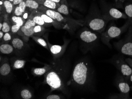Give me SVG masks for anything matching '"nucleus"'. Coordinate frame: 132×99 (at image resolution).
<instances>
[{
	"label": "nucleus",
	"mask_w": 132,
	"mask_h": 99,
	"mask_svg": "<svg viewBox=\"0 0 132 99\" xmlns=\"http://www.w3.org/2000/svg\"><path fill=\"white\" fill-rule=\"evenodd\" d=\"M31 38L35 41L36 42H37L39 45L47 49V50H50L47 43L44 39L40 37H37V36H33L31 37Z\"/></svg>",
	"instance_id": "b1692460"
},
{
	"label": "nucleus",
	"mask_w": 132,
	"mask_h": 99,
	"mask_svg": "<svg viewBox=\"0 0 132 99\" xmlns=\"http://www.w3.org/2000/svg\"><path fill=\"white\" fill-rule=\"evenodd\" d=\"M18 5L20 6V8L22 10L23 12V13L25 12V11L27 9L26 5V3H25V1H23L21 2L19 5Z\"/></svg>",
	"instance_id": "473e14b6"
},
{
	"label": "nucleus",
	"mask_w": 132,
	"mask_h": 99,
	"mask_svg": "<svg viewBox=\"0 0 132 99\" xmlns=\"http://www.w3.org/2000/svg\"><path fill=\"white\" fill-rule=\"evenodd\" d=\"M3 38V40L5 42H8L12 40V36L9 32H6L5 33Z\"/></svg>",
	"instance_id": "2f4dec72"
},
{
	"label": "nucleus",
	"mask_w": 132,
	"mask_h": 99,
	"mask_svg": "<svg viewBox=\"0 0 132 99\" xmlns=\"http://www.w3.org/2000/svg\"><path fill=\"white\" fill-rule=\"evenodd\" d=\"M14 47L10 44L5 43L0 46V52L3 54H10L14 51Z\"/></svg>",
	"instance_id": "a211bd4d"
},
{
	"label": "nucleus",
	"mask_w": 132,
	"mask_h": 99,
	"mask_svg": "<svg viewBox=\"0 0 132 99\" xmlns=\"http://www.w3.org/2000/svg\"><path fill=\"white\" fill-rule=\"evenodd\" d=\"M13 15L17 16H21L22 17L23 12L18 5L14 6L13 12Z\"/></svg>",
	"instance_id": "c756f323"
},
{
	"label": "nucleus",
	"mask_w": 132,
	"mask_h": 99,
	"mask_svg": "<svg viewBox=\"0 0 132 99\" xmlns=\"http://www.w3.org/2000/svg\"><path fill=\"white\" fill-rule=\"evenodd\" d=\"M35 35L34 36L40 37L46 31L45 27L43 26L37 25L33 27Z\"/></svg>",
	"instance_id": "393cba45"
},
{
	"label": "nucleus",
	"mask_w": 132,
	"mask_h": 99,
	"mask_svg": "<svg viewBox=\"0 0 132 99\" xmlns=\"http://www.w3.org/2000/svg\"><path fill=\"white\" fill-rule=\"evenodd\" d=\"M49 1H53V2H55V3H60L61 0H49Z\"/></svg>",
	"instance_id": "58836bf2"
},
{
	"label": "nucleus",
	"mask_w": 132,
	"mask_h": 99,
	"mask_svg": "<svg viewBox=\"0 0 132 99\" xmlns=\"http://www.w3.org/2000/svg\"><path fill=\"white\" fill-rule=\"evenodd\" d=\"M130 81L132 82V74L130 75Z\"/></svg>",
	"instance_id": "a19ab883"
},
{
	"label": "nucleus",
	"mask_w": 132,
	"mask_h": 99,
	"mask_svg": "<svg viewBox=\"0 0 132 99\" xmlns=\"http://www.w3.org/2000/svg\"><path fill=\"white\" fill-rule=\"evenodd\" d=\"M37 10L47 15L60 24L63 29L67 30L71 34H73L80 26L84 25V21L82 20H75L68 16H64L57 11L43 5H40Z\"/></svg>",
	"instance_id": "f03ea898"
},
{
	"label": "nucleus",
	"mask_w": 132,
	"mask_h": 99,
	"mask_svg": "<svg viewBox=\"0 0 132 99\" xmlns=\"http://www.w3.org/2000/svg\"><path fill=\"white\" fill-rule=\"evenodd\" d=\"M125 61L132 68V59L130 58H128L125 59Z\"/></svg>",
	"instance_id": "c9c22d12"
},
{
	"label": "nucleus",
	"mask_w": 132,
	"mask_h": 99,
	"mask_svg": "<svg viewBox=\"0 0 132 99\" xmlns=\"http://www.w3.org/2000/svg\"><path fill=\"white\" fill-rule=\"evenodd\" d=\"M130 88H131V89H132V85L131 86H130Z\"/></svg>",
	"instance_id": "37998d69"
},
{
	"label": "nucleus",
	"mask_w": 132,
	"mask_h": 99,
	"mask_svg": "<svg viewBox=\"0 0 132 99\" xmlns=\"http://www.w3.org/2000/svg\"><path fill=\"white\" fill-rule=\"evenodd\" d=\"M63 70L61 67L57 70L52 69L44 74V82L50 86L51 91H60L64 94H68L69 90L65 82Z\"/></svg>",
	"instance_id": "7ed1b4c3"
},
{
	"label": "nucleus",
	"mask_w": 132,
	"mask_h": 99,
	"mask_svg": "<svg viewBox=\"0 0 132 99\" xmlns=\"http://www.w3.org/2000/svg\"><path fill=\"white\" fill-rule=\"evenodd\" d=\"M46 99H61L60 97L57 95H49L47 97Z\"/></svg>",
	"instance_id": "f704fd0d"
},
{
	"label": "nucleus",
	"mask_w": 132,
	"mask_h": 99,
	"mask_svg": "<svg viewBox=\"0 0 132 99\" xmlns=\"http://www.w3.org/2000/svg\"><path fill=\"white\" fill-rule=\"evenodd\" d=\"M52 69V67L51 66L46 65L43 68L33 69H32V73L35 76H39L45 74Z\"/></svg>",
	"instance_id": "f3484780"
},
{
	"label": "nucleus",
	"mask_w": 132,
	"mask_h": 99,
	"mask_svg": "<svg viewBox=\"0 0 132 99\" xmlns=\"http://www.w3.org/2000/svg\"><path fill=\"white\" fill-rule=\"evenodd\" d=\"M97 32L87 28L84 29L79 35L80 39L85 45L94 46L97 42L99 37Z\"/></svg>",
	"instance_id": "0eeeda50"
},
{
	"label": "nucleus",
	"mask_w": 132,
	"mask_h": 99,
	"mask_svg": "<svg viewBox=\"0 0 132 99\" xmlns=\"http://www.w3.org/2000/svg\"><path fill=\"white\" fill-rule=\"evenodd\" d=\"M31 13V12H29V11L26 10V11H25V12H24L23 15H22V18H23V19L25 21H26L27 20V19L29 18V16L30 15Z\"/></svg>",
	"instance_id": "72a5a7b5"
},
{
	"label": "nucleus",
	"mask_w": 132,
	"mask_h": 99,
	"mask_svg": "<svg viewBox=\"0 0 132 99\" xmlns=\"http://www.w3.org/2000/svg\"><path fill=\"white\" fill-rule=\"evenodd\" d=\"M3 1V5L1 6V8H3V11L4 12V15L12 14L13 12L15 6L13 3L9 0Z\"/></svg>",
	"instance_id": "2eb2a0df"
},
{
	"label": "nucleus",
	"mask_w": 132,
	"mask_h": 99,
	"mask_svg": "<svg viewBox=\"0 0 132 99\" xmlns=\"http://www.w3.org/2000/svg\"><path fill=\"white\" fill-rule=\"evenodd\" d=\"M2 28H3V23L1 22L0 23V31H2Z\"/></svg>",
	"instance_id": "ea45409f"
},
{
	"label": "nucleus",
	"mask_w": 132,
	"mask_h": 99,
	"mask_svg": "<svg viewBox=\"0 0 132 99\" xmlns=\"http://www.w3.org/2000/svg\"><path fill=\"white\" fill-rule=\"evenodd\" d=\"M10 21L12 25L18 24L21 26H22L26 22L21 16H17L14 15H12L11 17Z\"/></svg>",
	"instance_id": "5701e85b"
},
{
	"label": "nucleus",
	"mask_w": 132,
	"mask_h": 99,
	"mask_svg": "<svg viewBox=\"0 0 132 99\" xmlns=\"http://www.w3.org/2000/svg\"><path fill=\"white\" fill-rule=\"evenodd\" d=\"M4 32H3L2 31H0V38H1V40L2 39V38H3V37L4 35Z\"/></svg>",
	"instance_id": "4c0bfd02"
},
{
	"label": "nucleus",
	"mask_w": 132,
	"mask_h": 99,
	"mask_svg": "<svg viewBox=\"0 0 132 99\" xmlns=\"http://www.w3.org/2000/svg\"><path fill=\"white\" fill-rule=\"evenodd\" d=\"M35 1H37L40 5H43L45 7L54 10H57V9L60 6V3H55L49 0H35Z\"/></svg>",
	"instance_id": "4468645a"
},
{
	"label": "nucleus",
	"mask_w": 132,
	"mask_h": 99,
	"mask_svg": "<svg viewBox=\"0 0 132 99\" xmlns=\"http://www.w3.org/2000/svg\"><path fill=\"white\" fill-rule=\"evenodd\" d=\"M130 1H131L132 2V0H130Z\"/></svg>",
	"instance_id": "c03bdc74"
},
{
	"label": "nucleus",
	"mask_w": 132,
	"mask_h": 99,
	"mask_svg": "<svg viewBox=\"0 0 132 99\" xmlns=\"http://www.w3.org/2000/svg\"><path fill=\"white\" fill-rule=\"evenodd\" d=\"M130 25V23L127 20L125 24L121 27L113 25L110 26L105 31L101 34V39L103 43L109 48H111L110 41L113 38H117L123 34Z\"/></svg>",
	"instance_id": "20e7f679"
},
{
	"label": "nucleus",
	"mask_w": 132,
	"mask_h": 99,
	"mask_svg": "<svg viewBox=\"0 0 132 99\" xmlns=\"http://www.w3.org/2000/svg\"><path fill=\"white\" fill-rule=\"evenodd\" d=\"M33 27L27 29L23 25L17 33L20 36H21L24 40L27 41L29 40V38L35 35Z\"/></svg>",
	"instance_id": "ddd939ff"
},
{
	"label": "nucleus",
	"mask_w": 132,
	"mask_h": 99,
	"mask_svg": "<svg viewBox=\"0 0 132 99\" xmlns=\"http://www.w3.org/2000/svg\"><path fill=\"white\" fill-rule=\"evenodd\" d=\"M116 67L118 69L123 77L125 79H128L132 74V68L129 66L128 64L123 59H119L116 61Z\"/></svg>",
	"instance_id": "9d476101"
},
{
	"label": "nucleus",
	"mask_w": 132,
	"mask_h": 99,
	"mask_svg": "<svg viewBox=\"0 0 132 99\" xmlns=\"http://www.w3.org/2000/svg\"><path fill=\"white\" fill-rule=\"evenodd\" d=\"M55 11L63 15L68 16L69 15V5L67 0H61L60 2V6Z\"/></svg>",
	"instance_id": "dca6fc26"
},
{
	"label": "nucleus",
	"mask_w": 132,
	"mask_h": 99,
	"mask_svg": "<svg viewBox=\"0 0 132 99\" xmlns=\"http://www.w3.org/2000/svg\"><path fill=\"white\" fill-rule=\"evenodd\" d=\"M27 8L30 9L32 11L38 9L40 5L35 0H24Z\"/></svg>",
	"instance_id": "4be33fe9"
},
{
	"label": "nucleus",
	"mask_w": 132,
	"mask_h": 99,
	"mask_svg": "<svg viewBox=\"0 0 132 99\" xmlns=\"http://www.w3.org/2000/svg\"><path fill=\"white\" fill-rule=\"evenodd\" d=\"M37 24H36V23L33 21V20L29 17L23 26L26 29H29L34 27Z\"/></svg>",
	"instance_id": "c85d7f7f"
},
{
	"label": "nucleus",
	"mask_w": 132,
	"mask_h": 99,
	"mask_svg": "<svg viewBox=\"0 0 132 99\" xmlns=\"http://www.w3.org/2000/svg\"><path fill=\"white\" fill-rule=\"evenodd\" d=\"M21 26H22L20 25H18V24L12 25L11 26V32L12 33H14V34L18 33V32L19 31Z\"/></svg>",
	"instance_id": "7c9ffc66"
},
{
	"label": "nucleus",
	"mask_w": 132,
	"mask_h": 99,
	"mask_svg": "<svg viewBox=\"0 0 132 99\" xmlns=\"http://www.w3.org/2000/svg\"><path fill=\"white\" fill-rule=\"evenodd\" d=\"M11 26L9 22V21L7 20H5L3 23L2 31L4 33L9 32L11 30Z\"/></svg>",
	"instance_id": "cd10ccee"
},
{
	"label": "nucleus",
	"mask_w": 132,
	"mask_h": 99,
	"mask_svg": "<svg viewBox=\"0 0 132 99\" xmlns=\"http://www.w3.org/2000/svg\"><path fill=\"white\" fill-rule=\"evenodd\" d=\"M9 1H10V2H12H12H13V1H14V0H9Z\"/></svg>",
	"instance_id": "79ce46f5"
},
{
	"label": "nucleus",
	"mask_w": 132,
	"mask_h": 99,
	"mask_svg": "<svg viewBox=\"0 0 132 99\" xmlns=\"http://www.w3.org/2000/svg\"><path fill=\"white\" fill-rule=\"evenodd\" d=\"M46 39L50 51L55 58L59 57L63 54L69 43V41H65L63 46L52 45L49 42L47 38Z\"/></svg>",
	"instance_id": "1a4fd4ad"
},
{
	"label": "nucleus",
	"mask_w": 132,
	"mask_h": 99,
	"mask_svg": "<svg viewBox=\"0 0 132 99\" xmlns=\"http://www.w3.org/2000/svg\"><path fill=\"white\" fill-rule=\"evenodd\" d=\"M118 88L120 92L119 96L121 99H129V93L130 91V87L129 84L123 79L121 78L118 82Z\"/></svg>",
	"instance_id": "9b49d317"
},
{
	"label": "nucleus",
	"mask_w": 132,
	"mask_h": 99,
	"mask_svg": "<svg viewBox=\"0 0 132 99\" xmlns=\"http://www.w3.org/2000/svg\"><path fill=\"white\" fill-rule=\"evenodd\" d=\"M102 15L104 18L108 21L112 20L128 18L125 14L121 12L116 8L113 7L105 8L103 10Z\"/></svg>",
	"instance_id": "6e6552de"
},
{
	"label": "nucleus",
	"mask_w": 132,
	"mask_h": 99,
	"mask_svg": "<svg viewBox=\"0 0 132 99\" xmlns=\"http://www.w3.org/2000/svg\"><path fill=\"white\" fill-rule=\"evenodd\" d=\"M12 46L15 50H21L24 46V43L21 39L18 38H14L12 41Z\"/></svg>",
	"instance_id": "6ab92c4d"
},
{
	"label": "nucleus",
	"mask_w": 132,
	"mask_h": 99,
	"mask_svg": "<svg viewBox=\"0 0 132 99\" xmlns=\"http://www.w3.org/2000/svg\"><path fill=\"white\" fill-rule=\"evenodd\" d=\"M129 29L125 37L114 44L121 53L132 58V25L130 26Z\"/></svg>",
	"instance_id": "423d86ee"
},
{
	"label": "nucleus",
	"mask_w": 132,
	"mask_h": 99,
	"mask_svg": "<svg viewBox=\"0 0 132 99\" xmlns=\"http://www.w3.org/2000/svg\"><path fill=\"white\" fill-rule=\"evenodd\" d=\"M29 17L32 19L37 25L43 26L45 27H49L52 25L44 22L43 18L38 14L37 10H33L30 15Z\"/></svg>",
	"instance_id": "f8f14e48"
},
{
	"label": "nucleus",
	"mask_w": 132,
	"mask_h": 99,
	"mask_svg": "<svg viewBox=\"0 0 132 99\" xmlns=\"http://www.w3.org/2000/svg\"><path fill=\"white\" fill-rule=\"evenodd\" d=\"M26 61L23 60H17L14 64L13 68L14 69L22 68L25 66Z\"/></svg>",
	"instance_id": "a878e982"
},
{
	"label": "nucleus",
	"mask_w": 132,
	"mask_h": 99,
	"mask_svg": "<svg viewBox=\"0 0 132 99\" xmlns=\"http://www.w3.org/2000/svg\"><path fill=\"white\" fill-rule=\"evenodd\" d=\"M109 21L106 20L102 14L97 12L93 13L89 18L84 21V25L89 27L92 31L101 33L104 31Z\"/></svg>",
	"instance_id": "39448f33"
},
{
	"label": "nucleus",
	"mask_w": 132,
	"mask_h": 99,
	"mask_svg": "<svg viewBox=\"0 0 132 99\" xmlns=\"http://www.w3.org/2000/svg\"><path fill=\"white\" fill-rule=\"evenodd\" d=\"M23 1H24V0H14L12 3L14 4V6H15L17 5H19L21 2H22Z\"/></svg>",
	"instance_id": "e433bc0d"
},
{
	"label": "nucleus",
	"mask_w": 132,
	"mask_h": 99,
	"mask_svg": "<svg viewBox=\"0 0 132 99\" xmlns=\"http://www.w3.org/2000/svg\"><path fill=\"white\" fill-rule=\"evenodd\" d=\"M21 96L24 99H30L32 97V94L31 92L28 89H23L21 91Z\"/></svg>",
	"instance_id": "bb28decb"
},
{
	"label": "nucleus",
	"mask_w": 132,
	"mask_h": 99,
	"mask_svg": "<svg viewBox=\"0 0 132 99\" xmlns=\"http://www.w3.org/2000/svg\"><path fill=\"white\" fill-rule=\"evenodd\" d=\"M11 68L9 64L5 62L1 66L0 68V74L2 76H6L10 73Z\"/></svg>",
	"instance_id": "aec40b11"
},
{
	"label": "nucleus",
	"mask_w": 132,
	"mask_h": 99,
	"mask_svg": "<svg viewBox=\"0 0 132 99\" xmlns=\"http://www.w3.org/2000/svg\"><path fill=\"white\" fill-rule=\"evenodd\" d=\"M93 74L89 63L80 61L74 67L70 79L67 82V86L81 89L88 88L92 82Z\"/></svg>",
	"instance_id": "f257e3e1"
},
{
	"label": "nucleus",
	"mask_w": 132,
	"mask_h": 99,
	"mask_svg": "<svg viewBox=\"0 0 132 99\" xmlns=\"http://www.w3.org/2000/svg\"><path fill=\"white\" fill-rule=\"evenodd\" d=\"M124 10L125 14L128 17V20L132 25V4L127 3L125 5Z\"/></svg>",
	"instance_id": "412c9836"
}]
</instances>
